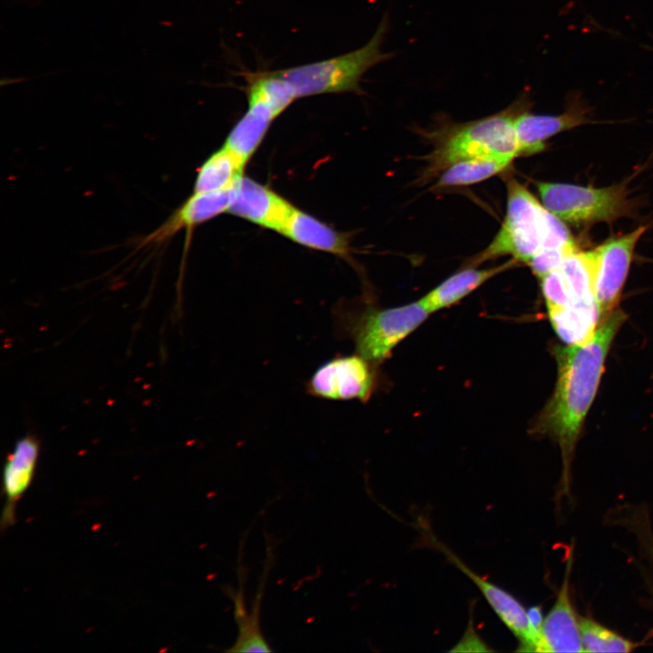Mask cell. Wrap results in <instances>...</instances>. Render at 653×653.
Here are the masks:
<instances>
[{"mask_svg":"<svg viewBox=\"0 0 653 653\" xmlns=\"http://www.w3.org/2000/svg\"><path fill=\"white\" fill-rule=\"evenodd\" d=\"M374 364L358 355H339L320 365L306 383L314 397L367 401L375 388Z\"/></svg>","mask_w":653,"mask_h":653,"instance_id":"9","label":"cell"},{"mask_svg":"<svg viewBox=\"0 0 653 653\" xmlns=\"http://www.w3.org/2000/svg\"><path fill=\"white\" fill-rule=\"evenodd\" d=\"M541 279L548 311L561 308L573 301L570 288L560 268L550 272Z\"/></svg>","mask_w":653,"mask_h":653,"instance_id":"24","label":"cell"},{"mask_svg":"<svg viewBox=\"0 0 653 653\" xmlns=\"http://www.w3.org/2000/svg\"><path fill=\"white\" fill-rule=\"evenodd\" d=\"M625 321L612 312L584 343L557 349L558 381L554 393L535 427L560 446L562 473L557 499L570 496L571 463L585 416L596 395L612 341Z\"/></svg>","mask_w":653,"mask_h":653,"instance_id":"1","label":"cell"},{"mask_svg":"<svg viewBox=\"0 0 653 653\" xmlns=\"http://www.w3.org/2000/svg\"><path fill=\"white\" fill-rule=\"evenodd\" d=\"M389 26V16L385 14L371 39L360 48L275 72L288 83L297 99L330 93H363L360 82L365 73L394 56L392 53L382 52Z\"/></svg>","mask_w":653,"mask_h":653,"instance_id":"3","label":"cell"},{"mask_svg":"<svg viewBox=\"0 0 653 653\" xmlns=\"http://www.w3.org/2000/svg\"><path fill=\"white\" fill-rule=\"evenodd\" d=\"M646 230V226H639L589 251L593 293L600 323L615 311L619 304L636 245Z\"/></svg>","mask_w":653,"mask_h":653,"instance_id":"8","label":"cell"},{"mask_svg":"<svg viewBox=\"0 0 653 653\" xmlns=\"http://www.w3.org/2000/svg\"><path fill=\"white\" fill-rule=\"evenodd\" d=\"M244 168L245 165L223 145L210 154L199 168L193 192L228 190L243 175Z\"/></svg>","mask_w":653,"mask_h":653,"instance_id":"21","label":"cell"},{"mask_svg":"<svg viewBox=\"0 0 653 653\" xmlns=\"http://www.w3.org/2000/svg\"><path fill=\"white\" fill-rule=\"evenodd\" d=\"M544 249H578L564 221L550 212L525 186L512 179L507 184V208L502 227L475 263L504 255L528 263Z\"/></svg>","mask_w":653,"mask_h":653,"instance_id":"2","label":"cell"},{"mask_svg":"<svg viewBox=\"0 0 653 653\" xmlns=\"http://www.w3.org/2000/svg\"><path fill=\"white\" fill-rule=\"evenodd\" d=\"M232 199V187L219 191L194 193L168 219L149 234L136 240L134 253L159 251L180 230L195 227L228 212Z\"/></svg>","mask_w":653,"mask_h":653,"instance_id":"10","label":"cell"},{"mask_svg":"<svg viewBox=\"0 0 653 653\" xmlns=\"http://www.w3.org/2000/svg\"><path fill=\"white\" fill-rule=\"evenodd\" d=\"M516 263L517 261L512 258L509 262L490 268H469L460 270L436 286L421 300L431 313L448 307Z\"/></svg>","mask_w":653,"mask_h":653,"instance_id":"17","label":"cell"},{"mask_svg":"<svg viewBox=\"0 0 653 653\" xmlns=\"http://www.w3.org/2000/svg\"><path fill=\"white\" fill-rule=\"evenodd\" d=\"M511 160L502 158H479L454 162L442 171L437 188L474 184L494 176L505 170Z\"/></svg>","mask_w":653,"mask_h":653,"instance_id":"22","label":"cell"},{"mask_svg":"<svg viewBox=\"0 0 653 653\" xmlns=\"http://www.w3.org/2000/svg\"><path fill=\"white\" fill-rule=\"evenodd\" d=\"M572 558L566 563L564 579L556 600L544 617L536 652H585L581 642L580 617L570 595Z\"/></svg>","mask_w":653,"mask_h":653,"instance_id":"13","label":"cell"},{"mask_svg":"<svg viewBox=\"0 0 653 653\" xmlns=\"http://www.w3.org/2000/svg\"><path fill=\"white\" fill-rule=\"evenodd\" d=\"M422 544L442 552L445 558L465 574L480 590L481 593L505 627L517 638V651L535 652L539 636L530 625L527 609L512 593L482 577L469 568L431 531L427 522L421 517L418 521Z\"/></svg>","mask_w":653,"mask_h":653,"instance_id":"7","label":"cell"},{"mask_svg":"<svg viewBox=\"0 0 653 653\" xmlns=\"http://www.w3.org/2000/svg\"><path fill=\"white\" fill-rule=\"evenodd\" d=\"M242 571L239 569V586L237 590L225 588L226 594L233 601V614L238 626V637L234 644L228 648V652H271L272 649L262 634L260 628L261 599L263 597L266 574L258 589L251 611L249 612L245 605Z\"/></svg>","mask_w":653,"mask_h":653,"instance_id":"16","label":"cell"},{"mask_svg":"<svg viewBox=\"0 0 653 653\" xmlns=\"http://www.w3.org/2000/svg\"><path fill=\"white\" fill-rule=\"evenodd\" d=\"M536 187L543 206L562 221L572 225L611 222L631 211L623 183L593 188L538 181Z\"/></svg>","mask_w":653,"mask_h":653,"instance_id":"6","label":"cell"},{"mask_svg":"<svg viewBox=\"0 0 653 653\" xmlns=\"http://www.w3.org/2000/svg\"><path fill=\"white\" fill-rule=\"evenodd\" d=\"M576 251V250H574ZM574 251L560 249H544L535 254L527 263L540 278L557 269L564 258Z\"/></svg>","mask_w":653,"mask_h":653,"instance_id":"25","label":"cell"},{"mask_svg":"<svg viewBox=\"0 0 653 653\" xmlns=\"http://www.w3.org/2000/svg\"><path fill=\"white\" fill-rule=\"evenodd\" d=\"M528 93H521L505 110L455 126L433 152L429 171L438 173L451 164L470 159L518 157L515 118L530 106Z\"/></svg>","mask_w":653,"mask_h":653,"instance_id":"4","label":"cell"},{"mask_svg":"<svg viewBox=\"0 0 653 653\" xmlns=\"http://www.w3.org/2000/svg\"><path fill=\"white\" fill-rule=\"evenodd\" d=\"M649 521L644 512L639 510L631 513L627 518L629 528L632 529L638 537L642 551L647 554L648 560L653 563V537Z\"/></svg>","mask_w":653,"mask_h":653,"instance_id":"26","label":"cell"},{"mask_svg":"<svg viewBox=\"0 0 653 653\" xmlns=\"http://www.w3.org/2000/svg\"><path fill=\"white\" fill-rule=\"evenodd\" d=\"M276 118L266 106L248 103L247 112L229 132L224 146L246 166Z\"/></svg>","mask_w":653,"mask_h":653,"instance_id":"18","label":"cell"},{"mask_svg":"<svg viewBox=\"0 0 653 653\" xmlns=\"http://www.w3.org/2000/svg\"><path fill=\"white\" fill-rule=\"evenodd\" d=\"M280 234L308 249L342 258L349 254V241L346 234L296 207L288 216Z\"/></svg>","mask_w":653,"mask_h":653,"instance_id":"15","label":"cell"},{"mask_svg":"<svg viewBox=\"0 0 653 653\" xmlns=\"http://www.w3.org/2000/svg\"><path fill=\"white\" fill-rule=\"evenodd\" d=\"M431 314L423 301L386 309H370L356 314L338 304L333 312L335 333L350 338L356 353L377 365L394 347L417 328Z\"/></svg>","mask_w":653,"mask_h":653,"instance_id":"5","label":"cell"},{"mask_svg":"<svg viewBox=\"0 0 653 653\" xmlns=\"http://www.w3.org/2000/svg\"><path fill=\"white\" fill-rule=\"evenodd\" d=\"M551 325L561 340L569 345L589 340L600 324L596 299L574 301L559 309L549 311Z\"/></svg>","mask_w":653,"mask_h":653,"instance_id":"19","label":"cell"},{"mask_svg":"<svg viewBox=\"0 0 653 653\" xmlns=\"http://www.w3.org/2000/svg\"><path fill=\"white\" fill-rule=\"evenodd\" d=\"M246 84L243 87L248 103L268 107L278 117L297 100L292 87L274 71L241 72Z\"/></svg>","mask_w":653,"mask_h":653,"instance_id":"20","label":"cell"},{"mask_svg":"<svg viewBox=\"0 0 653 653\" xmlns=\"http://www.w3.org/2000/svg\"><path fill=\"white\" fill-rule=\"evenodd\" d=\"M529 107L515 118L518 156L541 152L552 136L590 122V109L579 93L570 94L567 109L557 115L535 114L529 112Z\"/></svg>","mask_w":653,"mask_h":653,"instance_id":"11","label":"cell"},{"mask_svg":"<svg viewBox=\"0 0 653 653\" xmlns=\"http://www.w3.org/2000/svg\"><path fill=\"white\" fill-rule=\"evenodd\" d=\"M294 208L269 187L242 175L232 186L228 212L280 233Z\"/></svg>","mask_w":653,"mask_h":653,"instance_id":"12","label":"cell"},{"mask_svg":"<svg viewBox=\"0 0 653 653\" xmlns=\"http://www.w3.org/2000/svg\"><path fill=\"white\" fill-rule=\"evenodd\" d=\"M580 629L585 652H630L638 647L590 618L580 617Z\"/></svg>","mask_w":653,"mask_h":653,"instance_id":"23","label":"cell"},{"mask_svg":"<svg viewBox=\"0 0 653 653\" xmlns=\"http://www.w3.org/2000/svg\"><path fill=\"white\" fill-rule=\"evenodd\" d=\"M39 455V443L26 435L16 442L6 458L3 469L2 486L5 505L1 515V529L5 530L15 521V507L18 501L30 487Z\"/></svg>","mask_w":653,"mask_h":653,"instance_id":"14","label":"cell"}]
</instances>
